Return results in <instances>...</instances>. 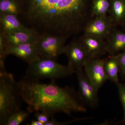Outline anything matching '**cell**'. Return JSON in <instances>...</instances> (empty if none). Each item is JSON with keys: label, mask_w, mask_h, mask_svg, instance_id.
<instances>
[{"label": "cell", "mask_w": 125, "mask_h": 125, "mask_svg": "<svg viewBox=\"0 0 125 125\" xmlns=\"http://www.w3.org/2000/svg\"><path fill=\"white\" fill-rule=\"evenodd\" d=\"M114 27L109 15L96 16L88 23L83 33L106 40Z\"/></svg>", "instance_id": "cell-9"}, {"label": "cell", "mask_w": 125, "mask_h": 125, "mask_svg": "<svg viewBox=\"0 0 125 125\" xmlns=\"http://www.w3.org/2000/svg\"><path fill=\"white\" fill-rule=\"evenodd\" d=\"M64 54L68 60L67 66L75 73L77 70L83 68L88 58V55L79 38H74L68 45H66Z\"/></svg>", "instance_id": "cell-8"}, {"label": "cell", "mask_w": 125, "mask_h": 125, "mask_svg": "<svg viewBox=\"0 0 125 125\" xmlns=\"http://www.w3.org/2000/svg\"><path fill=\"white\" fill-rule=\"evenodd\" d=\"M107 54L115 55L125 51V31L114 26L106 39Z\"/></svg>", "instance_id": "cell-12"}, {"label": "cell", "mask_w": 125, "mask_h": 125, "mask_svg": "<svg viewBox=\"0 0 125 125\" xmlns=\"http://www.w3.org/2000/svg\"><path fill=\"white\" fill-rule=\"evenodd\" d=\"M3 33L9 46L35 42L39 34L34 30L29 28L14 32Z\"/></svg>", "instance_id": "cell-13"}, {"label": "cell", "mask_w": 125, "mask_h": 125, "mask_svg": "<svg viewBox=\"0 0 125 125\" xmlns=\"http://www.w3.org/2000/svg\"><path fill=\"white\" fill-rule=\"evenodd\" d=\"M28 111L19 110L16 111L9 117L5 125H19L26 120L29 115Z\"/></svg>", "instance_id": "cell-19"}, {"label": "cell", "mask_w": 125, "mask_h": 125, "mask_svg": "<svg viewBox=\"0 0 125 125\" xmlns=\"http://www.w3.org/2000/svg\"><path fill=\"white\" fill-rule=\"evenodd\" d=\"M30 125H43V123H42L37 120H31Z\"/></svg>", "instance_id": "cell-25"}, {"label": "cell", "mask_w": 125, "mask_h": 125, "mask_svg": "<svg viewBox=\"0 0 125 125\" xmlns=\"http://www.w3.org/2000/svg\"><path fill=\"white\" fill-rule=\"evenodd\" d=\"M20 11V6L14 0H0V14H12L18 16Z\"/></svg>", "instance_id": "cell-18"}, {"label": "cell", "mask_w": 125, "mask_h": 125, "mask_svg": "<svg viewBox=\"0 0 125 125\" xmlns=\"http://www.w3.org/2000/svg\"><path fill=\"white\" fill-rule=\"evenodd\" d=\"M121 26L122 27V29H123V30L125 31V22L123 23V24L121 25Z\"/></svg>", "instance_id": "cell-26"}, {"label": "cell", "mask_w": 125, "mask_h": 125, "mask_svg": "<svg viewBox=\"0 0 125 125\" xmlns=\"http://www.w3.org/2000/svg\"><path fill=\"white\" fill-rule=\"evenodd\" d=\"M9 45L4 34L0 32V69H5V61L7 57V50Z\"/></svg>", "instance_id": "cell-20"}, {"label": "cell", "mask_w": 125, "mask_h": 125, "mask_svg": "<svg viewBox=\"0 0 125 125\" xmlns=\"http://www.w3.org/2000/svg\"><path fill=\"white\" fill-rule=\"evenodd\" d=\"M124 123V124H125V122H124V123Z\"/></svg>", "instance_id": "cell-27"}, {"label": "cell", "mask_w": 125, "mask_h": 125, "mask_svg": "<svg viewBox=\"0 0 125 125\" xmlns=\"http://www.w3.org/2000/svg\"><path fill=\"white\" fill-rule=\"evenodd\" d=\"M7 54L12 55L21 58L28 64L40 58L35 42H29L12 46H9Z\"/></svg>", "instance_id": "cell-11"}, {"label": "cell", "mask_w": 125, "mask_h": 125, "mask_svg": "<svg viewBox=\"0 0 125 125\" xmlns=\"http://www.w3.org/2000/svg\"><path fill=\"white\" fill-rule=\"evenodd\" d=\"M27 28L17 15L12 14H0V32L8 33Z\"/></svg>", "instance_id": "cell-14"}, {"label": "cell", "mask_w": 125, "mask_h": 125, "mask_svg": "<svg viewBox=\"0 0 125 125\" xmlns=\"http://www.w3.org/2000/svg\"><path fill=\"white\" fill-rule=\"evenodd\" d=\"M74 73L67 65L61 64L55 60L40 58L28 64L24 76L33 80L49 79L55 81Z\"/></svg>", "instance_id": "cell-4"}, {"label": "cell", "mask_w": 125, "mask_h": 125, "mask_svg": "<svg viewBox=\"0 0 125 125\" xmlns=\"http://www.w3.org/2000/svg\"><path fill=\"white\" fill-rule=\"evenodd\" d=\"M20 98L13 74L0 69V125H5L9 117L20 109Z\"/></svg>", "instance_id": "cell-3"}, {"label": "cell", "mask_w": 125, "mask_h": 125, "mask_svg": "<svg viewBox=\"0 0 125 125\" xmlns=\"http://www.w3.org/2000/svg\"><path fill=\"white\" fill-rule=\"evenodd\" d=\"M18 94L28 105L30 112H43L51 117L56 113L71 115L74 112H85L87 108L78 92L73 87H62L54 81L48 84L24 77L17 82Z\"/></svg>", "instance_id": "cell-2"}, {"label": "cell", "mask_w": 125, "mask_h": 125, "mask_svg": "<svg viewBox=\"0 0 125 125\" xmlns=\"http://www.w3.org/2000/svg\"><path fill=\"white\" fill-rule=\"evenodd\" d=\"M68 38L49 34H39L36 44L40 58L56 60L60 55L64 54L66 42Z\"/></svg>", "instance_id": "cell-5"}, {"label": "cell", "mask_w": 125, "mask_h": 125, "mask_svg": "<svg viewBox=\"0 0 125 125\" xmlns=\"http://www.w3.org/2000/svg\"><path fill=\"white\" fill-rule=\"evenodd\" d=\"M119 67V73L122 79H125V51L115 55Z\"/></svg>", "instance_id": "cell-22"}, {"label": "cell", "mask_w": 125, "mask_h": 125, "mask_svg": "<svg viewBox=\"0 0 125 125\" xmlns=\"http://www.w3.org/2000/svg\"><path fill=\"white\" fill-rule=\"evenodd\" d=\"M79 38L85 48L88 58H101L107 54L106 40L84 33Z\"/></svg>", "instance_id": "cell-10"}, {"label": "cell", "mask_w": 125, "mask_h": 125, "mask_svg": "<svg viewBox=\"0 0 125 125\" xmlns=\"http://www.w3.org/2000/svg\"><path fill=\"white\" fill-rule=\"evenodd\" d=\"M78 121V118H75L73 120L69 122H62L58 121L54 118V116L51 117V119L49 120V121L45 124V125H66L70 123H73L74 122L77 121Z\"/></svg>", "instance_id": "cell-24"}, {"label": "cell", "mask_w": 125, "mask_h": 125, "mask_svg": "<svg viewBox=\"0 0 125 125\" xmlns=\"http://www.w3.org/2000/svg\"><path fill=\"white\" fill-rule=\"evenodd\" d=\"M110 7L109 0H93L92 11L94 17L107 15Z\"/></svg>", "instance_id": "cell-17"}, {"label": "cell", "mask_w": 125, "mask_h": 125, "mask_svg": "<svg viewBox=\"0 0 125 125\" xmlns=\"http://www.w3.org/2000/svg\"><path fill=\"white\" fill-rule=\"evenodd\" d=\"M78 80V93L85 106L91 108H96L99 104L98 92L85 74L83 68L75 72Z\"/></svg>", "instance_id": "cell-6"}, {"label": "cell", "mask_w": 125, "mask_h": 125, "mask_svg": "<svg viewBox=\"0 0 125 125\" xmlns=\"http://www.w3.org/2000/svg\"><path fill=\"white\" fill-rule=\"evenodd\" d=\"M108 14L114 26H121L125 22V0H111Z\"/></svg>", "instance_id": "cell-15"}, {"label": "cell", "mask_w": 125, "mask_h": 125, "mask_svg": "<svg viewBox=\"0 0 125 125\" xmlns=\"http://www.w3.org/2000/svg\"><path fill=\"white\" fill-rule=\"evenodd\" d=\"M104 68L108 80L115 84L119 82V67L115 55L110 56L105 62Z\"/></svg>", "instance_id": "cell-16"}, {"label": "cell", "mask_w": 125, "mask_h": 125, "mask_svg": "<svg viewBox=\"0 0 125 125\" xmlns=\"http://www.w3.org/2000/svg\"><path fill=\"white\" fill-rule=\"evenodd\" d=\"M117 87L118 95L120 100L123 111V117L122 122L125 121V84L118 82L116 84Z\"/></svg>", "instance_id": "cell-21"}, {"label": "cell", "mask_w": 125, "mask_h": 125, "mask_svg": "<svg viewBox=\"0 0 125 125\" xmlns=\"http://www.w3.org/2000/svg\"><path fill=\"white\" fill-rule=\"evenodd\" d=\"M34 113V115L36 120L43 123V125L47 123L50 120V117H51L49 114L43 112L37 111Z\"/></svg>", "instance_id": "cell-23"}, {"label": "cell", "mask_w": 125, "mask_h": 125, "mask_svg": "<svg viewBox=\"0 0 125 125\" xmlns=\"http://www.w3.org/2000/svg\"><path fill=\"white\" fill-rule=\"evenodd\" d=\"M18 16L39 34L67 38L83 32L94 18L89 0H27Z\"/></svg>", "instance_id": "cell-1"}, {"label": "cell", "mask_w": 125, "mask_h": 125, "mask_svg": "<svg viewBox=\"0 0 125 125\" xmlns=\"http://www.w3.org/2000/svg\"><path fill=\"white\" fill-rule=\"evenodd\" d=\"M107 58H88L83 67L90 81L98 90L108 80L104 68Z\"/></svg>", "instance_id": "cell-7"}]
</instances>
